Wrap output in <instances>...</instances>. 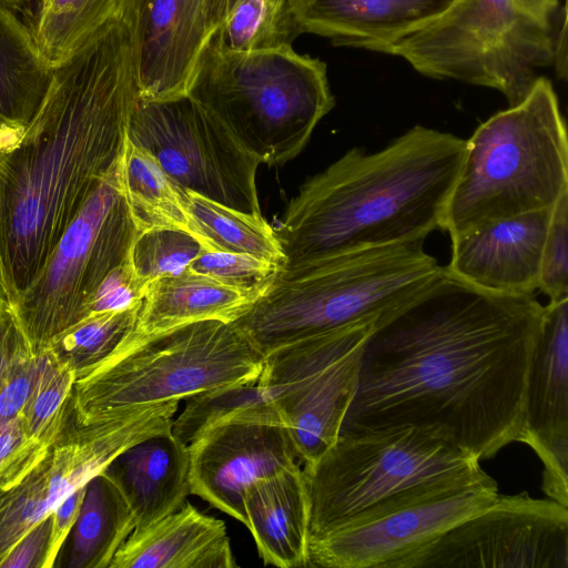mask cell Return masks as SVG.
Masks as SVG:
<instances>
[{
  "instance_id": "obj_1",
  "label": "cell",
  "mask_w": 568,
  "mask_h": 568,
  "mask_svg": "<svg viewBox=\"0 0 568 568\" xmlns=\"http://www.w3.org/2000/svg\"><path fill=\"white\" fill-rule=\"evenodd\" d=\"M544 305L449 274L377 322L341 430H437L479 462L525 443V392Z\"/></svg>"
},
{
  "instance_id": "obj_2",
  "label": "cell",
  "mask_w": 568,
  "mask_h": 568,
  "mask_svg": "<svg viewBox=\"0 0 568 568\" xmlns=\"http://www.w3.org/2000/svg\"><path fill=\"white\" fill-rule=\"evenodd\" d=\"M140 99L126 4L53 67L45 98L0 161V263L14 305L122 158Z\"/></svg>"
},
{
  "instance_id": "obj_3",
  "label": "cell",
  "mask_w": 568,
  "mask_h": 568,
  "mask_svg": "<svg viewBox=\"0 0 568 568\" xmlns=\"http://www.w3.org/2000/svg\"><path fill=\"white\" fill-rule=\"evenodd\" d=\"M466 140L415 125L382 150L352 148L308 178L275 230L294 268L443 231Z\"/></svg>"
},
{
  "instance_id": "obj_4",
  "label": "cell",
  "mask_w": 568,
  "mask_h": 568,
  "mask_svg": "<svg viewBox=\"0 0 568 568\" xmlns=\"http://www.w3.org/2000/svg\"><path fill=\"white\" fill-rule=\"evenodd\" d=\"M442 271L424 241L278 268L257 301L233 323L264 354L349 325L377 323L415 297Z\"/></svg>"
},
{
  "instance_id": "obj_5",
  "label": "cell",
  "mask_w": 568,
  "mask_h": 568,
  "mask_svg": "<svg viewBox=\"0 0 568 568\" xmlns=\"http://www.w3.org/2000/svg\"><path fill=\"white\" fill-rule=\"evenodd\" d=\"M186 94L261 163L301 153L333 109L326 64L291 44L229 51L209 38Z\"/></svg>"
},
{
  "instance_id": "obj_6",
  "label": "cell",
  "mask_w": 568,
  "mask_h": 568,
  "mask_svg": "<svg viewBox=\"0 0 568 568\" xmlns=\"http://www.w3.org/2000/svg\"><path fill=\"white\" fill-rule=\"evenodd\" d=\"M264 354L232 322L207 320L133 334L73 383L62 420L89 425L129 409L255 383Z\"/></svg>"
},
{
  "instance_id": "obj_7",
  "label": "cell",
  "mask_w": 568,
  "mask_h": 568,
  "mask_svg": "<svg viewBox=\"0 0 568 568\" xmlns=\"http://www.w3.org/2000/svg\"><path fill=\"white\" fill-rule=\"evenodd\" d=\"M566 192V124L552 84L539 77L521 102L466 139L443 231L453 239L493 220L551 209Z\"/></svg>"
},
{
  "instance_id": "obj_8",
  "label": "cell",
  "mask_w": 568,
  "mask_h": 568,
  "mask_svg": "<svg viewBox=\"0 0 568 568\" xmlns=\"http://www.w3.org/2000/svg\"><path fill=\"white\" fill-rule=\"evenodd\" d=\"M560 45L554 24L537 21L514 0H454L385 53L425 77L495 89L513 106L529 93L538 70L558 61Z\"/></svg>"
},
{
  "instance_id": "obj_9",
  "label": "cell",
  "mask_w": 568,
  "mask_h": 568,
  "mask_svg": "<svg viewBox=\"0 0 568 568\" xmlns=\"http://www.w3.org/2000/svg\"><path fill=\"white\" fill-rule=\"evenodd\" d=\"M481 468L444 434L414 426L341 430L303 466L310 539L414 487Z\"/></svg>"
},
{
  "instance_id": "obj_10",
  "label": "cell",
  "mask_w": 568,
  "mask_h": 568,
  "mask_svg": "<svg viewBox=\"0 0 568 568\" xmlns=\"http://www.w3.org/2000/svg\"><path fill=\"white\" fill-rule=\"evenodd\" d=\"M121 162L122 158L88 197L12 305L34 355L90 315L102 282L129 258L140 229L124 193Z\"/></svg>"
},
{
  "instance_id": "obj_11",
  "label": "cell",
  "mask_w": 568,
  "mask_h": 568,
  "mask_svg": "<svg viewBox=\"0 0 568 568\" xmlns=\"http://www.w3.org/2000/svg\"><path fill=\"white\" fill-rule=\"evenodd\" d=\"M375 324L325 332L265 355L256 382L282 416L303 466L316 460L339 435Z\"/></svg>"
},
{
  "instance_id": "obj_12",
  "label": "cell",
  "mask_w": 568,
  "mask_h": 568,
  "mask_svg": "<svg viewBox=\"0 0 568 568\" xmlns=\"http://www.w3.org/2000/svg\"><path fill=\"white\" fill-rule=\"evenodd\" d=\"M499 495L483 468L427 483L308 540V567L393 568Z\"/></svg>"
},
{
  "instance_id": "obj_13",
  "label": "cell",
  "mask_w": 568,
  "mask_h": 568,
  "mask_svg": "<svg viewBox=\"0 0 568 568\" xmlns=\"http://www.w3.org/2000/svg\"><path fill=\"white\" fill-rule=\"evenodd\" d=\"M128 139L150 153L182 190L262 215L256 189L261 162L187 94L140 98Z\"/></svg>"
},
{
  "instance_id": "obj_14",
  "label": "cell",
  "mask_w": 568,
  "mask_h": 568,
  "mask_svg": "<svg viewBox=\"0 0 568 568\" xmlns=\"http://www.w3.org/2000/svg\"><path fill=\"white\" fill-rule=\"evenodd\" d=\"M176 410L175 402H165L83 426L61 420L53 443L36 465L11 486L0 488V561L24 534L120 453L143 438L170 432Z\"/></svg>"
},
{
  "instance_id": "obj_15",
  "label": "cell",
  "mask_w": 568,
  "mask_h": 568,
  "mask_svg": "<svg viewBox=\"0 0 568 568\" xmlns=\"http://www.w3.org/2000/svg\"><path fill=\"white\" fill-rule=\"evenodd\" d=\"M393 568H568V507L498 495Z\"/></svg>"
},
{
  "instance_id": "obj_16",
  "label": "cell",
  "mask_w": 568,
  "mask_h": 568,
  "mask_svg": "<svg viewBox=\"0 0 568 568\" xmlns=\"http://www.w3.org/2000/svg\"><path fill=\"white\" fill-rule=\"evenodd\" d=\"M187 446L191 494L242 524L250 485L302 466L276 410L234 414L204 428Z\"/></svg>"
},
{
  "instance_id": "obj_17",
  "label": "cell",
  "mask_w": 568,
  "mask_h": 568,
  "mask_svg": "<svg viewBox=\"0 0 568 568\" xmlns=\"http://www.w3.org/2000/svg\"><path fill=\"white\" fill-rule=\"evenodd\" d=\"M525 444L544 464V493L568 507V297L544 306L526 381Z\"/></svg>"
},
{
  "instance_id": "obj_18",
  "label": "cell",
  "mask_w": 568,
  "mask_h": 568,
  "mask_svg": "<svg viewBox=\"0 0 568 568\" xmlns=\"http://www.w3.org/2000/svg\"><path fill=\"white\" fill-rule=\"evenodd\" d=\"M140 98L186 94L209 37L206 0H128Z\"/></svg>"
},
{
  "instance_id": "obj_19",
  "label": "cell",
  "mask_w": 568,
  "mask_h": 568,
  "mask_svg": "<svg viewBox=\"0 0 568 568\" xmlns=\"http://www.w3.org/2000/svg\"><path fill=\"white\" fill-rule=\"evenodd\" d=\"M551 210L493 220L450 239L445 270L485 291L536 294Z\"/></svg>"
},
{
  "instance_id": "obj_20",
  "label": "cell",
  "mask_w": 568,
  "mask_h": 568,
  "mask_svg": "<svg viewBox=\"0 0 568 568\" xmlns=\"http://www.w3.org/2000/svg\"><path fill=\"white\" fill-rule=\"evenodd\" d=\"M454 0H287L300 33L336 45L383 52L402 37L443 13Z\"/></svg>"
},
{
  "instance_id": "obj_21",
  "label": "cell",
  "mask_w": 568,
  "mask_h": 568,
  "mask_svg": "<svg viewBox=\"0 0 568 568\" xmlns=\"http://www.w3.org/2000/svg\"><path fill=\"white\" fill-rule=\"evenodd\" d=\"M101 473L120 489L143 529L179 509L191 495L189 446L172 432L149 436L120 453Z\"/></svg>"
},
{
  "instance_id": "obj_22",
  "label": "cell",
  "mask_w": 568,
  "mask_h": 568,
  "mask_svg": "<svg viewBox=\"0 0 568 568\" xmlns=\"http://www.w3.org/2000/svg\"><path fill=\"white\" fill-rule=\"evenodd\" d=\"M223 520L185 501L152 525L133 530L109 568H234Z\"/></svg>"
},
{
  "instance_id": "obj_23",
  "label": "cell",
  "mask_w": 568,
  "mask_h": 568,
  "mask_svg": "<svg viewBox=\"0 0 568 568\" xmlns=\"http://www.w3.org/2000/svg\"><path fill=\"white\" fill-rule=\"evenodd\" d=\"M243 507L265 565L308 567L310 503L301 465L250 485Z\"/></svg>"
},
{
  "instance_id": "obj_24",
  "label": "cell",
  "mask_w": 568,
  "mask_h": 568,
  "mask_svg": "<svg viewBox=\"0 0 568 568\" xmlns=\"http://www.w3.org/2000/svg\"><path fill=\"white\" fill-rule=\"evenodd\" d=\"M266 288L229 286L187 268L180 274L155 278L145 288L134 334L148 336L207 320L232 323Z\"/></svg>"
},
{
  "instance_id": "obj_25",
  "label": "cell",
  "mask_w": 568,
  "mask_h": 568,
  "mask_svg": "<svg viewBox=\"0 0 568 568\" xmlns=\"http://www.w3.org/2000/svg\"><path fill=\"white\" fill-rule=\"evenodd\" d=\"M53 67L42 55L31 28L0 7V134L8 150L39 111Z\"/></svg>"
},
{
  "instance_id": "obj_26",
  "label": "cell",
  "mask_w": 568,
  "mask_h": 568,
  "mask_svg": "<svg viewBox=\"0 0 568 568\" xmlns=\"http://www.w3.org/2000/svg\"><path fill=\"white\" fill-rule=\"evenodd\" d=\"M135 528L133 513L115 484L103 473L85 484L80 513L71 529L67 566L109 568Z\"/></svg>"
},
{
  "instance_id": "obj_27",
  "label": "cell",
  "mask_w": 568,
  "mask_h": 568,
  "mask_svg": "<svg viewBox=\"0 0 568 568\" xmlns=\"http://www.w3.org/2000/svg\"><path fill=\"white\" fill-rule=\"evenodd\" d=\"M121 174L124 193L140 231L150 227L180 230L206 247L189 214L185 191L168 176L150 153L128 136Z\"/></svg>"
},
{
  "instance_id": "obj_28",
  "label": "cell",
  "mask_w": 568,
  "mask_h": 568,
  "mask_svg": "<svg viewBox=\"0 0 568 568\" xmlns=\"http://www.w3.org/2000/svg\"><path fill=\"white\" fill-rule=\"evenodd\" d=\"M189 214L206 247L250 255L278 266L284 255L275 230L262 215L245 213L185 191Z\"/></svg>"
},
{
  "instance_id": "obj_29",
  "label": "cell",
  "mask_w": 568,
  "mask_h": 568,
  "mask_svg": "<svg viewBox=\"0 0 568 568\" xmlns=\"http://www.w3.org/2000/svg\"><path fill=\"white\" fill-rule=\"evenodd\" d=\"M140 306L91 314L59 334L47 351L73 373L75 381L80 379L133 334Z\"/></svg>"
},
{
  "instance_id": "obj_30",
  "label": "cell",
  "mask_w": 568,
  "mask_h": 568,
  "mask_svg": "<svg viewBox=\"0 0 568 568\" xmlns=\"http://www.w3.org/2000/svg\"><path fill=\"white\" fill-rule=\"evenodd\" d=\"M125 0H43L31 27L52 65L68 58L91 33L118 14Z\"/></svg>"
},
{
  "instance_id": "obj_31",
  "label": "cell",
  "mask_w": 568,
  "mask_h": 568,
  "mask_svg": "<svg viewBox=\"0 0 568 568\" xmlns=\"http://www.w3.org/2000/svg\"><path fill=\"white\" fill-rule=\"evenodd\" d=\"M298 34L291 16L274 12L268 0H239L209 38L235 52L291 44Z\"/></svg>"
},
{
  "instance_id": "obj_32",
  "label": "cell",
  "mask_w": 568,
  "mask_h": 568,
  "mask_svg": "<svg viewBox=\"0 0 568 568\" xmlns=\"http://www.w3.org/2000/svg\"><path fill=\"white\" fill-rule=\"evenodd\" d=\"M265 410L276 409L257 382L223 387L187 398L183 412L173 419L171 432L189 445L215 422L234 414Z\"/></svg>"
},
{
  "instance_id": "obj_33",
  "label": "cell",
  "mask_w": 568,
  "mask_h": 568,
  "mask_svg": "<svg viewBox=\"0 0 568 568\" xmlns=\"http://www.w3.org/2000/svg\"><path fill=\"white\" fill-rule=\"evenodd\" d=\"M203 247L196 237L183 231L150 227L136 234L129 261L135 277L148 286L155 278L185 271Z\"/></svg>"
},
{
  "instance_id": "obj_34",
  "label": "cell",
  "mask_w": 568,
  "mask_h": 568,
  "mask_svg": "<svg viewBox=\"0 0 568 568\" xmlns=\"http://www.w3.org/2000/svg\"><path fill=\"white\" fill-rule=\"evenodd\" d=\"M74 381L67 366L48 351L42 353L40 373L21 416L29 437L44 448L57 436Z\"/></svg>"
},
{
  "instance_id": "obj_35",
  "label": "cell",
  "mask_w": 568,
  "mask_h": 568,
  "mask_svg": "<svg viewBox=\"0 0 568 568\" xmlns=\"http://www.w3.org/2000/svg\"><path fill=\"white\" fill-rule=\"evenodd\" d=\"M187 270L242 290L266 288L278 266L250 255L203 247Z\"/></svg>"
},
{
  "instance_id": "obj_36",
  "label": "cell",
  "mask_w": 568,
  "mask_h": 568,
  "mask_svg": "<svg viewBox=\"0 0 568 568\" xmlns=\"http://www.w3.org/2000/svg\"><path fill=\"white\" fill-rule=\"evenodd\" d=\"M538 291L549 301L568 297V192L552 206L542 248Z\"/></svg>"
},
{
  "instance_id": "obj_37",
  "label": "cell",
  "mask_w": 568,
  "mask_h": 568,
  "mask_svg": "<svg viewBox=\"0 0 568 568\" xmlns=\"http://www.w3.org/2000/svg\"><path fill=\"white\" fill-rule=\"evenodd\" d=\"M48 448L33 442L22 416L0 426V488H7L23 477Z\"/></svg>"
},
{
  "instance_id": "obj_38",
  "label": "cell",
  "mask_w": 568,
  "mask_h": 568,
  "mask_svg": "<svg viewBox=\"0 0 568 568\" xmlns=\"http://www.w3.org/2000/svg\"><path fill=\"white\" fill-rule=\"evenodd\" d=\"M145 288L146 286L135 277L128 258L102 282L90 305V315L141 304Z\"/></svg>"
},
{
  "instance_id": "obj_39",
  "label": "cell",
  "mask_w": 568,
  "mask_h": 568,
  "mask_svg": "<svg viewBox=\"0 0 568 568\" xmlns=\"http://www.w3.org/2000/svg\"><path fill=\"white\" fill-rule=\"evenodd\" d=\"M42 354L20 359L0 388V426L20 416L38 379Z\"/></svg>"
},
{
  "instance_id": "obj_40",
  "label": "cell",
  "mask_w": 568,
  "mask_h": 568,
  "mask_svg": "<svg viewBox=\"0 0 568 568\" xmlns=\"http://www.w3.org/2000/svg\"><path fill=\"white\" fill-rule=\"evenodd\" d=\"M52 517L49 515L24 534L0 561V568H51Z\"/></svg>"
},
{
  "instance_id": "obj_41",
  "label": "cell",
  "mask_w": 568,
  "mask_h": 568,
  "mask_svg": "<svg viewBox=\"0 0 568 568\" xmlns=\"http://www.w3.org/2000/svg\"><path fill=\"white\" fill-rule=\"evenodd\" d=\"M32 354L12 305L0 295V388L14 365Z\"/></svg>"
},
{
  "instance_id": "obj_42",
  "label": "cell",
  "mask_w": 568,
  "mask_h": 568,
  "mask_svg": "<svg viewBox=\"0 0 568 568\" xmlns=\"http://www.w3.org/2000/svg\"><path fill=\"white\" fill-rule=\"evenodd\" d=\"M84 491L85 485L74 489L51 513L50 562L52 567L55 565L58 554L78 518Z\"/></svg>"
},
{
  "instance_id": "obj_43",
  "label": "cell",
  "mask_w": 568,
  "mask_h": 568,
  "mask_svg": "<svg viewBox=\"0 0 568 568\" xmlns=\"http://www.w3.org/2000/svg\"><path fill=\"white\" fill-rule=\"evenodd\" d=\"M517 7L544 24H552L559 0H514Z\"/></svg>"
},
{
  "instance_id": "obj_44",
  "label": "cell",
  "mask_w": 568,
  "mask_h": 568,
  "mask_svg": "<svg viewBox=\"0 0 568 568\" xmlns=\"http://www.w3.org/2000/svg\"><path fill=\"white\" fill-rule=\"evenodd\" d=\"M229 0H206V13L210 36L213 33L227 12Z\"/></svg>"
},
{
  "instance_id": "obj_45",
  "label": "cell",
  "mask_w": 568,
  "mask_h": 568,
  "mask_svg": "<svg viewBox=\"0 0 568 568\" xmlns=\"http://www.w3.org/2000/svg\"><path fill=\"white\" fill-rule=\"evenodd\" d=\"M42 1L43 0H0V7L18 16V13L26 11L31 3L38 2L40 4Z\"/></svg>"
},
{
  "instance_id": "obj_46",
  "label": "cell",
  "mask_w": 568,
  "mask_h": 568,
  "mask_svg": "<svg viewBox=\"0 0 568 568\" xmlns=\"http://www.w3.org/2000/svg\"><path fill=\"white\" fill-rule=\"evenodd\" d=\"M275 13L281 16H290L287 11V0H268Z\"/></svg>"
},
{
  "instance_id": "obj_47",
  "label": "cell",
  "mask_w": 568,
  "mask_h": 568,
  "mask_svg": "<svg viewBox=\"0 0 568 568\" xmlns=\"http://www.w3.org/2000/svg\"><path fill=\"white\" fill-rule=\"evenodd\" d=\"M4 151V143H3V140H2V136L0 134V161H1V152ZM0 295L6 296V285H4V281H3V275H2V270H1V263H0Z\"/></svg>"
},
{
  "instance_id": "obj_48",
  "label": "cell",
  "mask_w": 568,
  "mask_h": 568,
  "mask_svg": "<svg viewBox=\"0 0 568 568\" xmlns=\"http://www.w3.org/2000/svg\"><path fill=\"white\" fill-rule=\"evenodd\" d=\"M239 0H229L227 11L237 2ZM227 13V12H226Z\"/></svg>"
}]
</instances>
